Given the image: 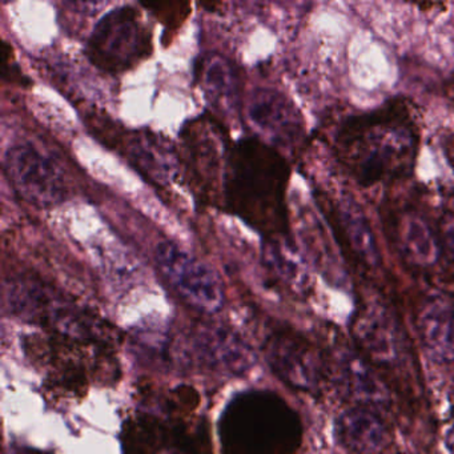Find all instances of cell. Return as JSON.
I'll return each mask as SVG.
<instances>
[{
    "label": "cell",
    "instance_id": "cell-1",
    "mask_svg": "<svg viewBox=\"0 0 454 454\" xmlns=\"http://www.w3.org/2000/svg\"><path fill=\"white\" fill-rule=\"evenodd\" d=\"M337 159L364 187L397 182L413 171L419 132L403 103L387 106L348 119L334 140Z\"/></svg>",
    "mask_w": 454,
    "mask_h": 454
},
{
    "label": "cell",
    "instance_id": "cell-2",
    "mask_svg": "<svg viewBox=\"0 0 454 454\" xmlns=\"http://www.w3.org/2000/svg\"><path fill=\"white\" fill-rule=\"evenodd\" d=\"M278 408L267 393L233 398L220 421L223 454H278Z\"/></svg>",
    "mask_w": 454,
    "mask_h": 454
},
{
    "label": "cell",
    "instance_id": "cell-3",
    "mask_svg": "<svg viewBox=\"0 0 454 454\" xmlns=\"http://www.w3.org/2000/svg\"><path fill=\"white\" fill-rule=\"evenodd\" d=\"M155 262L174 291L193 309L207 315L222 310L225 294L214 268L172 241L156 246Z\"/></svg>",
    "mask_w": 454,
    "mask_h": 454
},
{
    "label": "cell",
    "instance_id": "cell-4",
    "mask_svg": "<svg viewBox=\"0 0 454 454\" xmlns=\"http://www.w3.org/2000/svg\"><path fill=\"white\" fill-rule=\"evenodd\" d=\"M4 171L20 198L38 208L65 200L66 183L55 161L31 143H18L4 153Z\"/></svg>",
    "mask_w": 454,
    "mask_h": 454
},
{
    "label": "cell",
    "instance_id": "cell-5",
    "mask_svg": "<svg viewBox=\"0 0 454 454\" xmlns=\"http://www.w3.org/2000/svg\"><path fill=\"white\" fill-rule=\"evenodd\" d=\"M139 15L129 7L114 10L98 23L90 39V55L107 70H124L145 52Z\"/></svg>",
    "mask_w": 454,
    "mask_h": 454
},
{
    "label": "cell",
    "instance_id": "cell-6",
    "mask_svg": "<svg viewBox=\"0 0 454 454\" xmlns=\"http://www.w3.org/2000/svg\"><path fill=\"white\" fill-rule=\"evenodd\" d=\"M254 129L276 145L292 147L304 135V121L291 100L275 90L252 92L247 107Z\"/></svg>",
    "mask_w": 454,
    "mask_h": 454
},
{
    "label": "cell",
    "instance_id": "cell-7",
    "mask_svg": "<svg viewBox=\"0 0 454 454\" xmlns=\"http://www.w3.org/2000/svg\"><path fill=\"white\" fill-rule=\"evenodd\" d=\"M267 358L281 380L300 390H313L321 379L320 364L315 350L300 337L273 334L267 342Z\"/></svg>",
    "mask_w": 454,
    "mask_h": 454
},
{
    "label": "cell",
    "instance_id": "cell-8",
    "mask_svg": "<svg viewBox=\"0 0 454 454\" xmlns=\"http://www.w3.org/2000/svg\"><path fill=\"white\" fill-rule=\"evenodd\" d=\"M193 345L207 365L224 373L243 374L254 364L248 345L222 326H201L193 333Z\"/></svg>",
    "mask_w": 454,
    "mask_h": 454
},
{
    "label": "cell",
    "instance_id": "cell-9",
    "mask_svg": "<svg viewBox=\"0 0 454 454\" xmlns=\"http://www.w3.org/2000/svg\"><path fill=\"white\" fill-rule=\"evenodd\" d=\"M419 331L427 356L435 363L454 361V302L443 296L425 300L419 315Z\"/></svg>",
    "mask_w": 454,
    "mask_h": 454
},
{
    "label": "cell",
    "instance_id": "cell-10",
    "mask_svg": "<svg viewBox=\"0 0 454 454\" xmlns=\"http://www.w3.org/2000/svg\"><path fill=\"white\" fill-rule=\"evenodd\" d=\"M334 371L340 389L350 400L364 408L387 405L389 401L387 387L358 356L350 352L340 353L334 363Z\"/></svg>",
    "mask_w": 454,
    "mask_h": 454
},
{
    "label": "cell",
    "instance_id": "cell-11",
    "mask_svg": "<svg viewBox=\"0 0 454 454\" xmlns=\"http://www.w3.org/2000/svg\"><path fill=\"white\" fill-rule=\"evenodd\" d=\"M355 334L374 360L389 364L400 357V331L384 308L374 305L361 310L356 318Z\"/></svg>",
    "mask_w": 454,
    "mask_h": 454
},
{
    "label": "cell",
    "instance_id": "cell-12",
    "mask_svg": "<svg viewBox=\"0 0 454 454\" xmlns=\"http://www.w3.org/2000/svg\"><path fill=\"white\" fill-rule=\"evenodd\" d=\"M395 236L401 256L414 267H433L442 254L440 239L416 212L400 214L395 220Z\"/></svg>",
    "mask_w": 454,
    "mask_h": 454
},
{
    "label": "cell",
    "instance_id": "cell-13",
    "mask_svg": "<svg viewBox=\"0 0 454 454\" xmlns=\"http://www.w3.org/2000/svg\"><path fill=\"white\" fill-rule=\"evenodd\" d=\"M334 217L339 223L337 225L340 232L344 235L347 241L348 249L353 252L363 264L379 267L381 262L379 244L360 204L350 196H344L334 207Z\"/></svg>",
    "mask_w": 454,
    "mask_h": 454
},
{
    "label": "cell",
    "instance_id": "cell-14",
    "mask_svg": "<svg viewBox=\"0 0 454 454\" xmlns=\"http://www.w3.org/2000/svg\"><path fill=\"white\" fill-rule=\"evenodd\" d=\"M340 442L355 454H377L389 442L384 422L366 408L352 409L337 421Z\"/></svg>",
    "mask_w": 454,
    "mask_h": 454
},
{
    "label": "cell",
    "instance_id": "cell-15",
    "mask_svg": "<svg viewBox=\"0 0 454 454\" xmlns=\"http://www.w3.org/2000/svg\"><path fill=\"white\" fill-rule=\"evenodd\" d=\"M265 259L273 273L294 294H305L312 286L309 267L291 244L272 241L267 246Z\"/></svg>",
    "mask_w": 454,
    "mask_h": 454
},
{
    "label": "cell",
    "instance_id": "cell-16",
    "mask_svg": "<svg viewBox=\"0 0 454 454\" xmlns=\"http://www.w3.org/2000/svg\"><path fill=\"white\" fill-rule=\"evenodd\" d=\"M129 454H196L192 445L153 421H142L129 430Z\"/></svg>",
    "mask_w": 454,
    "mask_h": 454
},
{
    "label": "cell",
    "instance_id": "cell-17",
    "mask_svg": "<svg viewBox=\"0 0 454 454\" xmlns=\"http://www.w3.org/2000/svg\"><path fill=\"white\" fill-rule=\"evenodd\" d=\"M201 82L215 105L230 110L238 99V76L235 68L224 58L212 55L201 65Z\"/></svg>",
    "mask_w": 454,
    "mask_h": 454
},
{
    "label": "cell",
    "instance_id": "cell-18",
    "mask_svg": "<svg viewBox=\"0 0 454 454\" xmlns=\"http://www.w3.org/2000/svg\"><path fill=\"white\" fill-rule=\"evenodd\" d=\"M131 155L137 167L159 183L171 180L174 176V156L160 140L140 137L132 145Z\"/></svg>",
    "mask_w": 454,
    "mask_h": 454
},
{
    "label": "cell",
    "instance_id": "cell-19",
    "mask_svg": "<svg viewBox=\"0 0 454 454\" xmlns=\"http://www.w3.org/2000/svg\"><path fill=\"white\" fill-rule=\"evenodd\" d=\"M438 239H440L441 252L454 267V211H446L441 215Z\"/></svg>",
    "mask_w": 454,
    "mask_h": 454
},
{
    "label": "cell",
    "instance_id": "cell-20",
    "mask_svg": "<svg viewBox=\"0 0 454 454\" xmlns=\"http://www.w3.org/2000/svg\"><path fill=\"white\" fill-rule=\"evenodd\" d=\"M445 448L449 454H454V427L446 432L445 434Z\"/></svg>",
    "mask_w": 454,
    "mask_h": 454
},
{
    "label": "cell",
    "instance_id": "cell-21",
    "mask_svg": "<svg viewBox=\"0 0 454 454\" xmlns=\"http://www.w3.org/2000/svg\"><path fill=\"white\" fill-rule=\"evenodd\" d=\"M12 454H44L41 453V451L31 450V449H20V450H15Z\"/></svg>",
    "mask_w": 454,
    "mask_h": 454
},
{
    "label": "cell",
    "instance_id": "cell-22",
    "mask_svg": "<svg viewBox=\"0 0 454 454\" xmlns=\"http://www.w3.org/2000/svg\"><path fill=\"white\" fill-rule=\"evenodd\" d=\"M453 158H454V156H453Z\"/></svg>",
    "mask_w": 454,
    "mask_h": 454
}]
</instances>
